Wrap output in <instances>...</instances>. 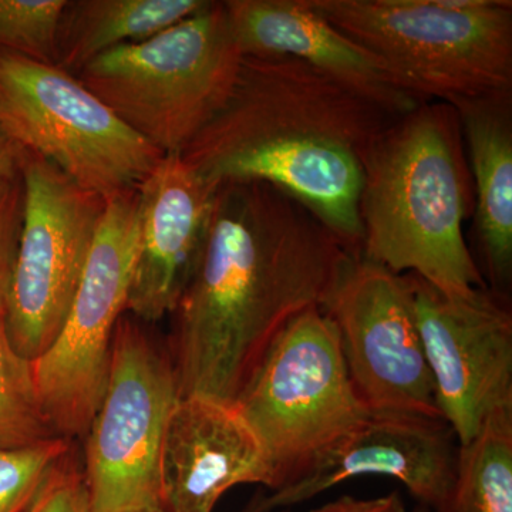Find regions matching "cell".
<instances>
[{
    "mask_svg": "<svg viewBox=\"0 0 512 512\" xmlns=\"http://www.w3.org/2000/svg\"><path fill=\"white\" fill-rule=\"evenodd\" d=\"M350 256L284 191L259 181L218 185L200 262L171 312L180 397L235 404L285 326L323 309Z\"/></svg>",
    "mask_w": 512,
    "mask_h": 512,
    "instance_id": "cell-1",
    "label": "cell"
},
{
    "mask_svg": "<svg viewBox=\"0 0 512 512\" xmlns=\"http://www.w3.org/2000/svg\"><path fill=\"white\" fill-rule=\"evenodd\" d=\"M399 116L292 57L242 56L224 106L180 156L210 183L284 191L360 255L367 154Z\"/></svg>",
    "mask_w": 512,
    "mask_h": 512,
    "instance_id": "cell-2",
    "label": "cell"
},
{
    "mask_svg": "<svg viewBox=\"0 0 512 512\" xmlns=\"http://www.w3.org/2000/svg\"><path fill=\"white\" fill-rule=\"evenodd\" d=\"M474 190L453 106L423 101L380 134L363 173L362 252L397 275L413 274L447 296L484 288L463 225Z\"/></svg>",
    "mask_w": 512,
    "mask_h": 512,
    "instance_id": "cell-3",
    "label": "cell"
},
{
    "mask_svg": "<svg viewBox=\"0 0 512 512\" xmlns=\"http://www.w3.org/2000/svg\"><path fill=\"white\" fill-rule=\"evenodd\" d=\"M421 101L512 90V2L305 0Z\"/></svg>",
    "mask_w": 512,
    "mask_h": 512,
    "instance_id": "cell-4",
    "label": "cell"
},
{
    "mask_svg": "<svg viewBox=\"0 0 512 512\" xmlns=\"http://www.w3.org/2000/svg\"><path fill=\"white\" fill-rule=\"evenodd\" d=\"M242 53L224 2H207L157 35L103 53L80 82L164 154H181L227 101Z\"/></svg>",
    "mask_w": 512,
    "mask_h": 512,
    "instance_id": "cell-5",
    "label": "cell"
},
{
    "mask_svg": "<svg viewBox=\"0 0 512 512\" xmlns=\"http://www.w3.org/2000/svg\"><path fill=\"white\" fill-rule=\"evenodd\" d=\"M234 406L264 448L272 491L301 476L370 414L322 308L302 312L276 336Z\"/></svg>",
    "mask_w": 512,
    "mask_h": 512,
    "instance_id": "cell-6",
    "label": "cell"
},
{
    "mask_svg": "<svg viewBox=\"0 0 512 512\" xmlns=\"http://www.w3.org/2000/svg\"><path fill=\"white\" fill-rule=\"evenodd\" d=\"M0 133L106 200L137 190L164 157L76 74L3 49Z\"/></svg>",
    "mask_w": 512,
    "mask_h": 512,
    "instance_id": "cell-7",
    "label": "cell"
},
{
    "mask_svg": "<svg viewBox=\"0 0 512 512\" xmlns=\"http://www.w3.org/2000/svg\"><path fill=\"white\" fill-rule=\"evenodd\" d=\"M178 397L171 356L124 313L111 342L106 390L86 434L89 512L163 505L161 450Z\"/></svg>",
    "mask_w": 512,
    "mask_h": 512,
    "instance_id": "cell-8",
    "label": "cell"
},
{
    "mask_svg": "<svg viewBox=\"0 0 512 512\" xmlns=\"http://www.w3.org/2000/svg\"><path fill=\"white\" fill-rule=\"evenodd\" d=\"M137 241V190L109 198L62 329L33 362L40 402L63 439L86 437L103 399L111 342L127 312Z\"/></svg>",
    "mask_w": 512,
    "mask_h": 512,
    "instance_id": "cell-9",
    "label": "cell"
},
{
    "mask_svg": "<svg viewBox=\"0 0 512 512\" xmlns=\"http://www.w3.org/2000/svg\"><path fill=\"white\" fill-rule=\"evenodd\" d=\"M20 173L25 210L5 323L13 349L35 362L62 329L107 200L23 150Z\"/></svg>",
    "mask_w": 512,
    "mask_h": 512,
    "instance_id": "cell-10",
    "label": "cell"
},
{
    "mask_svg": "<svg viewBox=\"0 0 512 512\" xmlns=\"http://www.w3.org/2000/svg\"><path fill=\"white\" fill-rule=\"evenodd\" d=\"M323 311L338 329L350 380L369 413L443 419L407 274L350 256Z\"/></svg>",
    "mask_w": 512,
    "mask_h": 512,
    "instance_id": "cell-11",
    "label": "cell"
},
{
    "mask_svg": "<svg viewBox=\"0 0 512 512\" xmlns=\"http://www.w3.org/2000/svg\"><path fill=\"white\" fill-rule=\"evenodd\" d=\"M407 276L437 407L466 446L491 414L512 407L510 296L488 286L447 296L419 276Z\"/></svg>",
    "mask_w": 512,
    "mask_h": 512,
    "instance_id": "cell-12",
    "label": "cell"
},
{
    "mask_svg": "<svg viewBox=\"0 0 512 512\" xmlns=\"http://www.w3.org/2000/svg\"><path fill=\"white\" fill-rule=\"evenodd\" d=\"M456 440L443 419L370 413L301 476L256 501L247 512L284 510L363 476L396 478L421 505L439 510L456 477Z\"/></svg>",
    "mask_w": 512,
    "mask_h": 512,
    "instance_id": "cell-13",
    "label": "cell"
},
{
    "mask_svg": "<svg viewBox=\"0 0 512 512\" xmlns=\"http://www.w3.org/2000/svg\"><path fill=\"white\" fill-rule=\"evenodd\" d=\"M218 185L180 154H165L137 188L138 241L127 312L143 322L171 315L207 241Z\"/></svg>",
    "mask_w": 512,
    "mask_h": 512,
    "instance_id": "cell-14",
    "label": "cell"
},
{
    "mask_svg": "<svg viewBox=\"0 0 512 512\" xmlns=\"http://www.w3.org/2000/svg\"><path fill=\"white\" fill-rule=\"evenodd\" d=\"M241 484L274 488L259 440L234 404L178 397L160 458L163 507L170 512H214L222 495Z\"/></svg>",
    "mask_w": 512,
    "mask_h": 512,
    "instance_id": "cell-15",
    "label": "cell"
},
{
    "mask_svg": "<svg viewBox=\"0 0 512 512\" xmlns=\"http://www.w3.org/2000/svg\"><path fill=\"white\" fill-rule=\"evenodd\" d=\"M224 6L242 56L292 57L397 114L423 103L404 89L379 57L305 0H227Z\"/></svg>",
    "mask_w": 512,
    "mask_h": 512,
    "instance_id": "cell-16",
    "label": "cell"
},
{
    "mask_svg": "<svg viewBox=\"0 0 512 512\" xmlns=\"http://www.w3.org/2000/svg\"><path fill=\"white\" fill-rule=\"evenodd\" d=\"M474 190L478 249L488 288L504 295L512 284V90L458 100Z\"/></svg>",
    "mask_w": 512,
    "mask_h": 512,
    "instance_id": "cell-17",
    "label": "cell"
},
{
    "mask_svg": "<svg viewBox=\"0 0 512 512\" xmlns=\"http://www.w3.org/2000/svg\"><path fill=\"white\" fill-rule=\"evenodd\" d=\"M205 0H66L57 28V66L77 74L114 47L170 28Z\"/></svg>",
    "mask_w": 512,
    "mask_h": 512,
    "instance_id": "cell-18",
    "label": "cell"
},
{
    "mask_svg": "<svg viewBox=\"0 0 512 512\" xmlns=\"http://www.w3.org/2000/svg\"><path fill=\"white\" fill-rule=\"evenodd\" d=\"M434 512H512V407L491 414L476 439L458 446L453 487Z\"/></svg>",
    "mask_w": 512,
    "mask_h": 512,
    "instance_id": "cell-19",
    "label": "cell"
},
{
    "mask_svg": "<svg viewBox=\"0 0 512 512\" xmlns=\"http://www.w3.org/2000/svg\"><path fill=\"white\" fill-rule=\"evenodd\" d=\"M63 439L53 429L37 392L33 362L19 355L0 312V451Z\"/></svg>",
    "mask_w": 512,
    "mask_h": 512,
    "instance_id": "cell-20",
    "label": "cell"
},
{
    "mask_svg": "<svg viewBox=\"0 0 512 512\" xmlns=\"http://www.w3.org/2000/svg\"><path fill=\"white\" fill-rule=\"evenodd\" d=\"M66 0H0V49L57 64V28Z\"/></svg>",
    "mask_w": 512,
    "mask_h": 512,
    "instance_id": "cell-21",
    "label": "cell"
},
{
    "mask_svg": "<svg viewBox=\"0 0 512 512\" xmlns=\"http://www.w3.org/2000/svg\"><path fill=\"white\" fill-rule=\"evenodd\" d=\"M67 451L70 441L66 439L0 451V512L25 510L49 471Z\"/></svg>",
    "mask_w": 512,
    "mask_h": 512,
    "instance_id": "cell-22",
    "label": "cell"
},
{
    "mask_svg": "<svg viewBox=\"0 0 512 512\" xmlns=\"http://www.w3.org/2000/svg\"><path fill=\"white\" fill-rule=\"evenodd\" d=\"M25 210V185L22 173L0 180V312L8 301Z\"/></svg>",
    "mask_w": 512,
    "mask_h": 512,
    "instance_id": "cell-23",
    "label": "cell"
},
{
    "mask_svg": "<svg viewBox=\"0 0 512 512\" xmlns=\"http://www.w3.org/2000/svg\"><path fill=\"white\" fill-rule=\"evenodd\" d=\"M22 512H89L84 474L70 451L52 467Z\"/></svg>",
    "mask_w": 512,
    "mask_h": 512,
    "instance_id": "cell-24",
    "label": "cell"
},
{
    "mask_svg": "<svg viewBox=\"0 0 512 512\" xmlns=\"http://www.w3.org/2000/svg\"><path fill=\"white\" fill-rule=\"evenodd\" d=\"M311 512H407L399 493L384 495V497L372 498V500H360L350 495L338 498L315 508Z\"/></svg>",
    "mask_w": 512,
    "mask_h": 512,
    "instance_id": "cell-25",
    "label": "cell"
},
{
    "mask_svg": "<svg viewBox=\"0 0 512 512\" xmlns=\"http://www.w3.org/2000/svg\"><path fill=\"white\" fill-rule=\"evenodd\" d=\"M20 158L22 150L0 133V180L19 173Z\"/></svg>",
    "mask_w": 512,
    "mask_h": 512,
    "instance_id": "cell-26",
    "label": "cell"
},
{
    "mask_svg": "<svg viewBox=\"0 0 512 512\" xmlns=\"http://www.w3.org/2000/svg\"><path fill=\"white\" fill-rule=\"evenodd\" d=\"M128 512H170V511L165 510L163 505H151V507L137 508V510L128 511Z\"/></svg>",
    "mask_w": 512,
    "mask_h": 512,
    "instance_id": "cell-27",
    "label": "cell"
},
{
    "mask_svg": "<svg viewBox=\"0 0 512 512\" xmlns=\"http://www.w3.org/2000/svg\"><path fill=\"white\" fill-rule=\"evenodd\" d=\"M413 512H434V511L431 510V508L426 507V505H421L420 504V507L417 508V510H414Z\"/></svg>",
    "mask_w": 512,
    "mask_h": 512,
    "instance_id": "cell-28",
    "label": "cell"
}]
</instances>
